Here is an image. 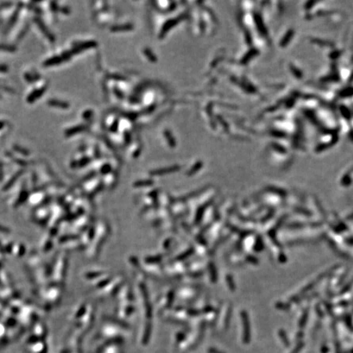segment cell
Instances as JSON below:
<instances>
[{
	"instance_id": "4",
	"label": "cell",
	"mask_w": 353,
	"mask_h": 353,
	"mask_svg": "<svg viewBox=\"0 0 353 353\" xmlns=\"http://www.w3.org/2000/svg\"><path fill=\"white\" fill-rule=\"evenodd\" d=\"M21 8H22V4L20 3V4H18V6L17 7V8L15 9L14 13L12 15V17H10V19H9V20H8V23H7V30H10L11 28L15 24L17 23V19H18V17H19V13L20 12Z\"/></svg>"
},
{
	"instance_id": "8",
	"label": "cell",
	"mask_w": 353,
	"mask_h": 353,
	"mask_svg": "<svg viewBox=\"0 0 353 353\" xmlns=\"http://www.w3.org/2000/svg\"><path fill=\"white\" fill-rule=\"evenodd\" d=\"M24 77H25V79L26 80L27 82L30 83H33L35 82V80L37 79L36 77H35V75H34L33 73L26 72L25 74Z\"/></svg>"
},
{
	"instance_id": "6",
	"label": "cell",
	"mask_w": 353,
	"mask_h": 353,
	"mask_svg": "<svg viewBox=\"0 0 353 353\" xmlns=\"http://www.w3.org/2000/svg\"><path fill=\"white\" fill-rule=\"evenodd\" d=\"M12 149H13L14 151L17 152L18 154H20V155H23V156H29V155H30V151L28 149L25 148V147H23V146H21V145H20L14 144V145H12Z\"/></svg>"
},
{
	"instance_id": "1",
	"label": "cell",
	"mask_w": 353,
	"mask_h": 353,
	"mask_svg": "<svg viewBox=\"0 0 353 353\" xmlns=\"http://www.w3.org/2000/svg\"><path fill=\"white\" fill-rule=\"evenodd\" d=\"M46 86H42V87H39V88H37L35 89H34L33 91L27 96V102L31 104V103H34V102H36L37 100L43 96V93H45V91H46Z\"/></svg>"
},
{
	"instance_id": "7",
	"label": "cell",
	"mask_w": 353,
	"mask_h": 353,
	"mask_svg": "<svg viewBox=\"0 0 353 353\" xmlns=\"http://www.w3.org/2000/svg\"><path fill=\"white\" fill-rule=\"evenodd\" d=\"M0 51H4V52H15L16 51V48L12 45H7V44H3L0 43Z\"/></svg>"
},
{
	"instance_id": "10",
	"label": "cell",
	"mask_w": 353,
	"mask_h": 353,
	"mask_svg": "<svg viewBox=\"0 0 353 353\" xmlns=\"http://www.w3.org/2000/svg\"><path fill=\"white\" fill-rule=\"evenodd\" d=\"M12 5H13V3L4 2V3L0 4V9H6V8H8V7H10V6H12Z\"/></svg>"
},
{
	"instance_id": "12",
	"label": "cell",
	"mask_w": 353,
	"mask_h": 353,
	"mask_svg": "<svg viewBox=\"0 0 353 353\" xmlns=\"http://www.w3.org/2000/svg\"><path fill=\"white\" fill-rule=\"evenodd\" d=\"M6 126H7V122L5 120H0V131L3 130Z\"/></svg>"
},
{
	"instance_id": "11",
	"label": "cell",
	"mask_w": 353,
	"mask_h": 353,
	"mask_svg": "<svg viewBox=\"0 0 353 353\" xmlns=\"http://www.w3.org/2000/svg\"><path fill=\"white\" fill-rule=\"evenodd\" d=\"M8 66L6 65H0V74L1 73H7L8 71Z\"/></svg>"
},
{
	"instance_id": "13",
	"label": "cell",
	"mask_w": 353,
	"mask_h": 353,
	"mask_svg": "<svg viewBox=\"0 0 353 353\" xmlns=\"http://www.w3.org/2000/svg\"><path fill=\"white\" fill-rule=\"evenodd\" d=\"M1 97H2V96H1V94H0V99H1Z\"/></svg>"
},
{
	"instance_id": "9",
	"label": "cell",
	"mask_w": 353,
	"mask_h": 353,
	"mask_svg": "<svg viewBox=\"0 0 353 353\" xmlns=\"http://www.w3.org/2000/svg\"><path fill=\"white\" fill-rule=\"evenodd\" d=\"M0 89H2L3 91H4V92H6V93H11V94H13V93H15V91H14V89H12V88H10V87H8V86H7V85H3V84H0Z\"/></svg>"
},
{
	"instance_id": "3",
	"label": "cell",
	"mask_w": 353,
	"mask_h": 353,
	"mask_svg": "<svg viewBox=\"0 0 353 353\" xmlns=\"http://www.w3.org/2000/svg\"><path fill=\"white\" fill-rule=\"evenodd\" d=\"M34 22H35V24L37 25V26L39 27V29L42 32H43V34L45 35V36L48 39V40L49 41H51V42H54V38H53V35L52 34L50 33V31L48 30V29L47 28L46 26L44 25V23L43 22V20L40 19L39 17H35L34 19Z\"/></svg>"
},
{
	"instance_id": "5",
	"label": "cell",
	"mask_w": 353,
	"mask_h": 353,
	"mask_svg": "<svg viewBox=\"0 0 353 353\" xmlns=\"http://www.w3.org/2000/svg\"><path fill=\"white\" fill-rule=\"evenodd\" d=\"M48 106H53V107H56V108H61V109H66L68 108V104L61 101H58L56 99H51L48 102Z\"/></svg>"
},
{
	"instance_id": "2",
	"label": "cell",
	"mask_w": 353,
	"mask_h": 353,
	"mask_svg": "<svg viewBox=\"0 0 353 353\" xmlns=\"http://www.w3.org/2000/svg\"><path fill=\"white\" fill-rule=\"evenodd\" d=\"M68 54L63 55V56H55L53 57H50L48 59H47L46 61H44V62L43 63V65L44 67H49V66H53L58 65L60 63H61L64 61L66 58L68 57Z\"/></svg>"
}]
</instances>
